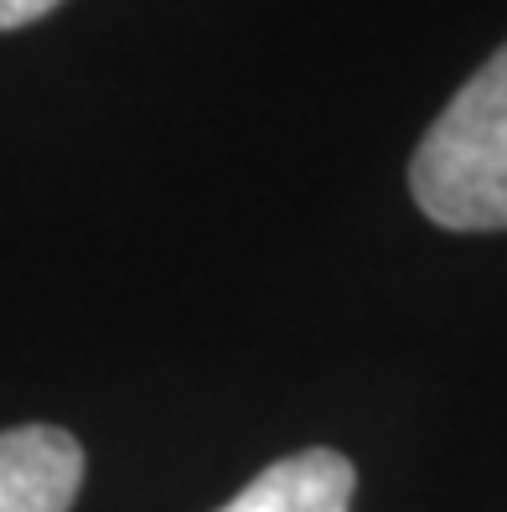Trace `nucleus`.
Masks as SVG:
<instances>
[{
	"instance_id": "f03ea898",
	"label": "nucleus",
	"mask_w": 507,
	"mask_h": 512,
	"mask_svg": "<svg viewBox=\"0 0 507 512\" xmlns=\"http://www.w3.org/2000/svg\"><path fill=\"white\" fill-rule=\"evenodd\" d=\"M83 487V445L57 425L0 430V512H68Z\"/></svg>"
},
{
	"instance_id": "7ed1b4c3",
	"label": "nucleus",
	"mask_w": 507,
	"mask_h": 512,
	"mask_svg": "<svg viewBox=\"0 0 507 512\" xmlns=\"http://www.w3.org/2000/svg\"><path fill=\"white\" fill-rule=\"evenodd\" d=\"M357 471L342 450H295L264 466L233 502L218 512H352Z\"/></svg>"
},
{
	"instance_id": "f257e3e1",
	"label": "nucleus",
	"mask_w": 507,
	"mask_h": 512,
	"mask_svg": "<svg viewBox=\"0 0 507 512\" xmlns=\"http://www.w3.org/2000/svg\"><path fill=\"white\" fill-rule=\"evenodd\" d=\"M409 192L440 228H507V47L461 83V94L425 130L409 161Z\"/></svg>"
},
{
	"instance_id": "20e7f679",
	"label": "nucleus",
	"mask_w": 507,
	"mask_h": 512,
	"mask_svg": "<svg viewBox=\"0 0 507 512\" xmlns=\"http://www.w3.org/2000/svg\"><path fill=\"white\" fill-rule=\"evenodd\" d=\"M63 0H0V32H16V26H32L47 11H57Z\"/></svg>"
}]
</instances>
